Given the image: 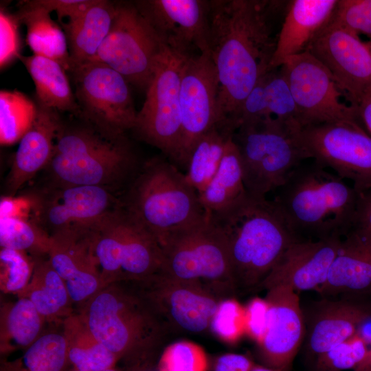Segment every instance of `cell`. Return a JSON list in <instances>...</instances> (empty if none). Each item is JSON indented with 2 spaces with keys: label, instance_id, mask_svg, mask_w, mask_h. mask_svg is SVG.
I'll use <instances>...</instances> for the list:
<instances>
[{
  "label": "cell",
  "instance_id": "f546056e",
  "mask_svg": "<svg viewBox=\"0 0 371 371\" xmlns=\"http://www.w3.org/2000/svg\"><path fill=\"white\" fill-rule=\"evenodd\" d=\"M35 85L38 104L56 111L80 113L66 70L56 61L33 54L19 58Z\"/></svg>",
  "mask_w": 371,
  "mask_h": 371
},
{
  "label": "cell",
  "instance_id": "681fc988",
  "mask_svg": "<svg viewBox=\"0 0 371 371\" xmlns=\"http://www.w3.org/2000/svg\"><path fill=\"white\" fill-rule=\"evenodd\" d=\"M254 366V363L245 355L227 353L216 359L213 371H251Z\"/></svg>",
  "mask_w": 371,
  "mask_h": 371
},
{
  "label": "cell",
  "instance_id": "ac0fdd59",
  "mask_svg": "<svg viewBox=\"0 0 371 371\" xmlns=\"http://www.w3.org/2000/svg\"><path fill=\"white\" fill-rule=\"evenodd\" d=\"M169 329L201 333L210 328L221 300L207 288L157 273L136 283Z\"/></svg>",
  "mask_w": 371,
  "mask_h": 371
},
{
  "label": "cell",
  "instance_id": "4316f807",
  "mask_svg": "<svg viewBox=\"0 0 371 371\" xmlns=\"http://www.w3.org/2000/svg\"><path fill=\"white\" fill-rule=\"evenodd\" d=\"M115 12L116 3L95 0L80 17L62 23L69 52L70 71L95 57L110 31Z\"/></svg>",
  "mask_w": 371,
  "mask_h": 371
},
{
  "label": "cell",
  "instance_id": "cb8c5ba5",
  "mask_svg": "<svg viewBox=\"0 0 371 371\" xmlns=\"http://www.w3.org/2000/svg\"><path fill=\"white\" fill-rule=\"evenodd\" d=\"M337 0L289 1L277 37L270 69L306 51L311 42L333 16Z\"/></svg>",
  "mask_w": 371,
  "mask_h": 371
},
{
  "label": "cell",
  "instance_id": "1f68e13d",
  "mask_svg": "<svg viewBox=\"0 0 371 371\" xmlns=\"http://www.w3.org/2000/svg\"><path fill=\"white\" fill-rule=\"evenodd\" d=\"M69 364L78 371H104L119 358L92 334L82 315L74 313L62 323Z\"/></svg>",
  "mask_w": 371,
  "mask_h": 371
},
{
  "label": "cell",
  "instance_id": "5b68a950",
  "mask_svg": "<svg viewBox=\"0 0 371 371\" xmlns=\"http://www.w3.org/2000/svg\"><path fill=\"white\" fill-rule=\"evenodd\" d=\"M120 201L159 245L170 235L207 218L199 194L186 175L163 157L142 164Z\"/></svg>",
  "mask_w": 371,
  "mask_h": 371
},
{
  "label": "cell",
  "instance_id": "9a60e30c",
  "mask_svg": "<svg viewBox=\"0 0 371 371\" xmlns=\"http://www.w3.org/2000/svg\"><path fill=\"white\" fill-rule=\"evenodd\" d=\"M295 100L302 127L358 117L327 69L308 52L281 66Z\"/></svg>",
  "mask_w": 371,
  "mask_h": 371
},
{
  "label": "cell",
  "instance_id": "e575fe53",
  "mask_svg": "<svg viewBox=\"0 0 371 371\" xmlns=\"http://www.w3.org/2000/svg\"><path fill=\"white\" fill-rule=\"evenodd\" d=\"M69 364L63 332L52 331L43 333L21 357L1 361L0 371H67Z\"/></svg>",
  "mask_w": 371,
  "mask_h": 371
},
{
  "label": "cell",
  "instance_id": "11a10c76",
  "mask_svg": "<svg viewBox=\"0 0 371 371\" xmlns=\"http://www.w3.org/2000/svg\"><path fill=\"white\" fill-rule=\"evenodd\" d=\"M104 371H120V370L115 369V368H110L106 370H104Z\"/></svg>",
  "mask_w": 371,
  "mask_h": 371
},
{
  "label": "cell",
  "instance_id": "4fadbf2b",
  "mask_svg": "<svg viewBox=\"0 0 371 371\" xmlns=\"http://www.w3.org/2000/svg\"><path fill=\"white\" fill-rule=\"evenodd\" d=\"M311 159L352 182L359 194L371 188V136L359 117L302 128Z\"/></svg>",
  "mask_w": 371,
  "mask_h": 371
},
{
  "label": "cell",
  "instance_id": "ffe728a7",
  "mask_svg": "<svg viewBox=\"0 0 371 371\" xmlns=\"http://www.w3.org/2000/svg\"><path fill=\"white\" fill-rule=\"evenodd\" d=\"M47 257L64 281L73 303L82 306L104 287L89 229L52 235Z\"/></svg>",
  "mask_w": 371,
  "mask_h": 371
},
{
  "label": "cell",
  "instance_id": "4dcf8cb0",
  "mask_svg": "<svg viewBox=\"0 0 371 371\" xmlns=\"http://www.w3.org/2000/svg\"><path fill=\"white\" fill-rule=\"evenodd\" d=\"M46 321L32 302L20 297L0 308V353L8 355L25 350L42 335Z\"/></svg>",
  "mask_w": 371,
  "mask_h": 371
},
{
  "label": "cell",
  "instance_id": "ab89813d",
  "mask_svg": "<svg viewBox=\"0 0 371 371\" xmlns=\"http://www.w3.org/2000/svg\"><path fill=\"white\" fill-rule=\"evenodd\" d=\"M207 369L208 360L203 348L184 340L168 346L157 364L158 371H207Z\"/></svg>",
  "mask_w": 371,
  "mask_h": 371
},
{
  "label": "cell",
  "instance_id": "836d02e7",
  "mask_svg": "<svg viewBox=\"0 0 371 371\" xmlns=\"http://www.w3.org/2000/svg\"><path fill=\"white\" fill-rule=\"evenodd\" d=\"M232 129L216 126L202 135L193 146L186 164V177L199 194L213 179L224 156Z\"/></svg>",
  "mask_w": 371,
  "mask_h": 371
},
{
  "label": "cell",
  "instance_id": "60d3db41",
  "mask_svg": "<svg viewBox=\"0 0 371 371\" xmlns=\"http://www.w3.org/2000/svg\"><path fill=\"white\" fill-rule=\"evenodd\" d=\"M210 329L218 339L235 344L245 335V309L232 297L219 302L210 322Z\"/></svg>",
  "mask_w": 371,
  "mask_h": 371
},
{
  "label": "cell",
  "instance_id": "9c48e42d",
  "mask_svg": "<svg viewBox=\"0 0 371 371\" xmlns=\"http://www.w3.org/2000/svg\"><path fill=\"white\" fill-rule=\"evenodd\" d=\"M159 273L199 284L222 299L236 290L227 243L207 216L202 222L168 236L160 245Z\"/></svg>",
  "mask_w": 371,
  "mask_h": 371
},
{
  "label": "cell",
  "instance_id": "ee69618b",
  "mask_svg": "<svg viewBox=\"0 0 371 371\" xmlns=\"http://www.w3.org/2000/svg\"><path fill=\"white\" fill-rule=\"evenodd\" d=\"M19 19L3 8L0 11V65L3 69L21 57Z\"/></svg>",
  "mask_w": 371,
  "mask_h": 371
},
{
  "label": "cell",
  "instance_id": "f35d334b",
  "mask_svg": "<svg viewBox=\"0 0 371 371\" xmlns=\"http://www.w3.org/2000/svg\"><path fill=\"white\" fill-rule=\"evenodd\" d=\"M265 93L269 116L299 123L297 109L281 67L265 74Z\"/></svg>",
  "mask_w": 371,
  "mask_h": 371
},
{
  "label": "cell",
  "instance_id": "d590c367",
  "mask_svg": "<svg viewBox=\"0 0 371 371\" xmlns=\"http://www.w3.org/2000/svg\"><path fill=\"white\" fill-rule=\"evenodd\" d=\"M38 106L18 91H0V142L10 146L20 142L33 124Z\"/></svg>",
  "mask_w": 371,
  "mask_h": 371
},
{
  "label": "cell",
  "instance_id": "c3c4849f",
  "mask_svg": "<svg viewBox=\"0 0 371 371\" xmlns=\"http://www.w3.org/2000/svg\"><path fill=\"white\" fill-rule=\"evenodd\" d=\"M351 230L371 238V188L359 194Z\"/></svg>",
  "mask_w": 371,
  "mask_h": 371
},
{
  "label": "cell",
  "instance_id": "44dd1931",
  "mask_svg": "<svg viewBox=\"0 0 371 371\" xmlns=\"http://www.w3.org/2000/svg\"><path fill=\"white\" fill-rule=\"evenodd\" d=\"M267 331L258 345L268 367L284 371L295 357L304 336V319L296 291L287 286L267 289Z\"/></svg>",
  "mask_w": 371,
  "mask_h": 371
},
{
  "label": "cell",
  "instance_id": "484cf974",
  "mask_svg": "<svg viewBox=\"0 0 371 371\" xmlns=\"http://www.w3.org/2000/svg\"><path fill=\"white\" fill-rule=\"evenodd\" d=\"M371 315L367 307L349 302H330L318 310L311 324L309 350L317 357L345 341Z\"/></svg>",
  "mask_w": 371,
  "mask_h": 371
},
{
  "label": "cell",
  "instance_id": "74e56055",
  "mask_svg": "<svg viewBox=\"0 0 371 371\" xmlns=\"http://www.w3.org/2000/svg\"><path fill=\"white\" fill-rule=\"evenodd\" d=\"M34 269V258L27 254L1 247L0 288L4 293L20 294L28 285Z\"/></svg>",
  "mask_w": 371,
  "mask_h": 371
},
{
  "label": "cell",
  "instance_id": "7a4b0ae2",
  "mask_svg": "<svg viewBox=\"0 0 371 371\" xmlns=\"http://www.w3.org/2000/svg\"><path fill=\"white\" fill-rule=\"evenodd\" d=\"M207 216L226 239L236 289L259 286L289 246L300 240L272 200L247 192Z\"/></svg>",
  "mask_w": 371,
  "mask_h": 371
},
{
  "label": "cell",
  "instance_id": "603a6c76",
  "mask_svg": "<svg viewBox=\"0 0 371 371\" xmlns=\"http://www.w3.org/2000/svg\"><path fill=\"white\" fill-rule=\"evenodd\" d=\"M62 125L58 111L38 104L36 119L20 140L12 162L6 180L8 196H13L37 172L47 168Z\"/></svg>",
  "mask_w": 371,
  "mask_h": 371
},
{
  "label": "cell",
  "instance_id": "d4e9b609",
  "mask_svg": "<svg viewBox=\"0 0 371 371\" xmlns=\"http://www.w3.org/2000/svg\"><path fill=\"white\" fill-rule=\"evenodd\" d=\"M371 286V238L350 230L341 240L325 282L316 291L322 295L361 292Z\"/></svg>",
  "mask_w": 371,
  "mask_h": 371
},
{
  "label": "cell",
  "instance_id": "d6986e66",
  "mask_svg": "<svg viewBox=\"0 0 371 371\" xmlns=\"http://www.w3.org/2000/svg\"><path fill=\"white\" fill-rule=\"evenodd\" d=\"M164 43L185 56L208 51L210 1L148 0L135 3Z\"/></svg>",
  "mask_w": 371,
  "mask_h": 371
},
{
  "label": "cell",
  "instance_id": "8fae6325",
  "mask_svg": "<svg viewBox=\"0 0 371 371\" xmlns=\"http://www.w3.org/2000/svg\"><path fill=\"white\" fill-rule=\"evenodd\" d=\"M185 56L166 45L133 130L175 165L181 134L179 93Z\"/></svg>",
  "mask_w": 371,
  "mask_h": 371
},
{
  "label": "cell",
  "instance_id": "9f6ffc18",
  "mask_svg": "<svg viewBox=\"0 0 371 371\" xmlns=\"http://www.w3.org/2000/svg\"><path fill=\"white\" fill-rule=\"evenodd\" d=\"M67 371H78V370H77L74 368L71 367L70 369H68Z\"/></svg>",
  "mask_w": 371,
  "mask_h": 371
},
{
  "label": "cell",
  "instance_id": "7402d4cb",
  "mask_svg": "<svg viewBox=\"0 0 371 371\" xmlns=\"http://www.w3.org/2000/svg\"><path fill=\"white\" fill-rule=\"evenodd\" d=\"M341 240L300 239L293 242L259 286L266 289L287 286L295 291L316 290L326 279Z\"/></svg>",
  "mask_w": 371,
  "mask_h": 371
},
{
  "label": "cell",
  "instance_id": "f5cc1de1",
  "mask_svg": "<svg viewBox=\"0 0 371 371\" xmlns=\"http://www.w3.org/2000/svg\"><path fill=\"white\" fill-rule=\"evenodd\" d=\"M251 371H282L281 370L255 365Z\"/></svg>",
  "mask_w": 371,
  "mask_h": 371
},
{
  "label": "cell",
  "instance_id": "52a82bcc",
  "mask_svg": "<svg viewBox=\"0 0 371 371\" xmlns=\"http://www.w3.org/2000/svg\"><path fill=\"white\" fill-rule=\"evenodd\" d=\"M295 121L270 117L262 122L240 126L233 139L240 158L247 192L256 197L279 188L304 160L311 159Z\"/></svg>",
  "mask_w": 371,
  "mask_h": 371
},
{
  "label": "cell",
  "instance_id": "6da1fadb",
  "mask_svg": "<svg viewBox=\"0 0 371 371\" xmlns=\"http://www.w3.org/2000/svg\"><path fill=\"white\" fill-rule=\"evenodd\" d=\"M286 1L214 0L208 52L218 80V125L237 130L242 104L270 69L277 38L273 19Z\"/></svg>",
  "mask_w": 371,
  "mask_h": 371
},
{
  "label": "cell",
  "instance_id": "816d5d0a",
  "mask_svg": "<svg viewBox=\"0 0 371 371\" xmlns=\"http://www.w3.org/2000/svg\"><path fill=\"white\" fill-rule=\"evenodd\" d=\"M355 371H371V348H368L365 358L355 369Z\"/></svg>",
  "mask_w": 371,
  "mask_h": 371
},
{
  "label": "cell",
  "instance_id": "8992f818",
  "mask_svg": "<svg viewBox=\"0 0 371 371\" xmlns=\"http://www.w3.org/2000/svg\"><path fill=\"white\" fill-rule=\"evenodd\" d=\"M122 284L103 287L79 313L94 337L119 359H139L157 347L170 329L138 286Z\"/></svg>",
  "mask_w": 371,
  "mask_h": 371
},
{
  "label": "cell",
  "instance_id": "8d00e7d4",
  "mask_svg": "<svg viewBox=\"0 0 371 371\" xmlns=\"http://www.w3.org/2000/svg\"><path fill=\"white\" fill-rule=\"evenodd\" d=\"M1 247L23 251L32 258L49 253L51 236L35 222L18 216H1Z\"/></svg>",
  "mask_w": 371,
  "mask_h": 371
},
{
  "label": "cell",
  "instance_id": "f6af8a7d",
  "mask_svg": "<svg viewBox=\"0 0 371 371\" xmlns=\"http://www.w3.org/2000/svg\"><path fill=\"white\" fill-rule=\"evenodd\" d=\"M265 75L254 87L242 104L238 114L239 127L256 124L271 117L268 113L265 98Z\"/></svg>",
  "mask_w": 371,
  "mask_h": 371
},
{
  "label": "cell",
  "instance_id": "5bb4252c",
  "mask_svg": "<svg viewBox=\"0 0 371 371\" xmlns=\"http://www.w3.org/2000/svg\"><path fill=\"white\" fill-rule=\"evenodd\" d=\"M27 200L32 220L50 236L87 230L121 205L111 190L98 186L49 185Z\"/></svg>",
  "mask_w": 371,
  "mask_h": 371
},
{
  "label": "cell",
  "instance_id": "2e32d148",
  "mask_svg": "<svg viewBox=\"0 0 371 371\" xmlns=\"http://www.w3.org/2000/svg\"><path fill=\"white\" fill-rule=\"evenodd\" d=\"M218 80L208 51L186 58L181 74L179 104L181 141L175 165L185 168L198 139L216 126Z\"/></svg>",
  "mask_w": 371,
  "mask_h": 371
},
{
  "label": "cell",
  "instance_id": "3957f363",
  "mask_svg": "<svg viewBox=\"0 0 371 371\" xmlns=\"http://www.w3.org/2000/svg\"><path fill=\"white\" fill-rule=\"evenodd\" d=\"M276 192L273 203L300 239L342 238L352 228L359 193L315 161L300 165Z\"/></svg>",
  "mask_w": 371,
  "mask_h": 371
},
{
  "label": "cell",
  "instance_id": "f1b7e54d",
  "mask_svg": "<svg viewBox=\"0 0 371 371\" xmlns=\"http://www.w3.org/2000/svg\"><path fill=\"white\" fill-rule=\"evenodd\" d=\"M16 16L27 28L26 42L34 54L58 63L66 71L71 63L67 37L48 10L33 1H24Z\"/></svg>",
  "mask_w": 371,
  "mask_h": 371
},
{
  "label": "cell",
  "instance_id": "277c9868",
  "mask_svg": "<svg viewBox=\"0 0 371 371\" xmlns=\"http://www.w3.org/2000/svg\"><path fill=\"white\" fill-rule=\"evenodd\" d=\"M142 164L124 136L110 137L92 126L62 125L46 168L50 186H98L112 191L128 186Z\"/></svg>",
  "mask_w": 371,
  "mask_h": 371
},
{
  "label": "cell",
  "instance_id": "f907efd6",
  "mask_svg": "<svg viewBox=\"0 0 371 371\" xmlns=\"http://www.w3.org/2000/svg\"><path fill=\"white\" fill-rule=\"evenodd\" d=\"M355 107L361 124L371 136V89L363 95Z\"/></svg>",
  "mask_w": 371,
  "mask_h": 371
},
{
  "label": "cell",
  "instance_id": "b9f144b4",
  "mask_svg": "<svg viewBox=\"0 0 371 371\" xmlns=\"http://www.w3.org/2000/svg\"><path fill=\"white\" fill-rule=\"evenodd\" d=\"M368 346L357 333L355 335L317 357L318 371L355 369L363 360Z\"/></svg>",
  "mask_w": 371,
  "mask_h": 371
},
{
  "label": "cell",
  "instance_id": "83f0119b",
  "mask_svg": "<svg viewBox=\"0 0 371 371\" xmlns=\"http://www.w3.org/2000/svg\"><path fill=\"white\" fill-rule=\"evenodd\" d=\"M33 258L31 280L18 297L30 300L46 322L62 324L74 314V303L68 290L47 258Z\"/></svg>",
  "mask_w": 371,
  "mask_h": 371
},
{
  "label": "cell",
  "instance_id": "7c38bea8",
  "mask_svg": "<svg viewBox=\"0 0 371 371\" xmlns=\"http://www.w3.org/2000/svg\"><path fill=\"white\" fill-rule=\"evenodd\" d=\"M70 72L80 114L91 126L113 137L134 128L137 112L123 76L98 61L87 62Z\"/></svg>",
  "mask_w": 371,
  "mask_h": 371
},
{
  "label": "cell",
  "instance_id": "e0dca14e",
  "mask_svg": "<svg viewBox=\"0 0 371 371\" xmlns=\"http://www.w3.org/2000/svg\"><path fill=\"white\" fill-rule=\"evenodd\" d=\"M306 52L330 73L350 104L355 106L371 89V55L366 41L332 18Z\"/></svg>",
  "mask_w": 371,
  "mask_h": 371
},
{
  "label": "cell",
  "instance_id": "30bf717a",
  "mask_svg": "<svg viewBox=\"0 0 371 371\" xmlns=\"http://www.w3.org/2000/svg\"><path fill=\"white\" fill-rule=\"evenodd\" d=\"M165 47L135 3H116L110 31L91 61L106 64L146 91Z\"/></svg>",
  "mask_w": 371,
  "mask_h": 371
},
{
  "label": "cell",
  "instance_id": "ba28073f",
  "mask_svg": "<svg viewBox=\"0 0 371 371\" xmlns=\"http://www.w3.org/2000/svg\"><path fill=\"white\" fill-rule=\"evenodd\" d=\"M89 232L104 287L141 282L160 272L163 254L159 244L122 203Z\"/></svg>",
  "mask_w": 371,
  "mask_h": 371
},
{
  "label": "cell",
  "instance_id": "d6a6232c",
  "mask_svg": "<svg viewBox=\"0 0 371 371\" xmlns=\"http://www.w3.org/2000/svg\"><path fill=\"white\" fill-rule=\"evenodd\" d=\"M233 136L227 142L218 171L199 194L207 215L227 207L247 192L243 183L240 154Z\"/></svg>",
  "mask_w": 371,
  "mask_h": 371
},
{
  "label": "cell",
  "instance_id": "db71d44e",
  "mask_svg": "<svg viewBox=\"0 0 371 371\" xmlns=\"http://www.w3.org/2000/svg\"><path fill=\"white\" fill-rule=\"evenodd\" d=\"M366 43L369 49L371 55V39H368V41H366Z\"/></svg>",
  "mask_w": 371,
  "mask_h": 371
},
{
  "label": "cell",
  "instance_id": "bcb514c9",
  "mask_svg": "<svg viewBox=\"0 0 371 371\" xmlns=\"http://www.w3.org/2000/svg\"><path fill=\"white\" fill-rule=\"evenodd\" d=\"M245 309V335L259 345L267 331L269 304L265 298L255 297L248 302Z\"/></svg>",
  "mask_w": 371,
  "mask_h": 371
},
{
  "label": "cell",
  "instance_id": "7bdbcfd3",
  "mask_svg": "<svg viewBox=\"0 0 371 371\" xmlns=\"http://www.w3.org/2000/svg\"><path fill=\"white\" fill-rule=\"evenodd\" d=\"M332 19L352 32L371 39V0H337Z\"/></svg>",
  "mask_w": 371,
  "mask_h": 371
},
{
  "label": "cell",
  "instance_id": "7dc6e473",
  "mask_svg": "<svg viewBox=\"0 0 371 371\" xmlns=\"http://www.w3.org/2000/svg\"><path fill=\"white\" fill-rule=\"evenodd\" d=\"M36 5L43 7L49 12H56L58 20L62 23L63 18L73 21L80 17L94 2L95 0H34Z\"/></svg>",
  "mask_w": 371,
  "mask_h": 371
}]
</instances>
